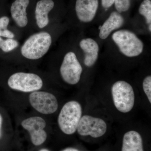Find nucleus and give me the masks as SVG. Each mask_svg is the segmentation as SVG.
I'll return each instance as SVG.
<instances>
[{"label": "nucleus", "mask_w": 151, "mask_h": 151, "mask_svg": "<svg viewBox=\"0 0 151 151\" xmlns=\"http://www.w3.org/2000/svg\"><path fill=\"white\" fill-rule=\"evenodd\" d=\"M52 43V37L46 32L34 34L27 40L22 46V55L30 60L41 58L48 52Z\"/></svg>", "instance_id": "nucleus-1"}, {"label": "nucleus", "mask_w": 151, "mask_h": 151, "mask_svg": "<svg viewBox=\"0 0 151 151\" xmlns=\"http://www.w3.org/2000/svg\"><path fill=\"white\" fill-rule=\"evenodd\" d=\"M82 108L80 103L70 101L65 103L61 109L58 119L60 129L64 134H74L82 117Z\"/></svg>", "instance_id": "nucleus-2"}, {"label": "nucleus", "mask_w": 151, "mask_h": 151, "mask_svg": "<svg viewBox=\"0 0 151 151\" xmlns=\"http://www.w3.org/2000/svg\"><path fill=\"white\" fill-rule=\"evenodd\" d=\"M112 38L119 47L120 51L129 57L137 56L142 52L144 45L134 32L123 29L117 31Z\"/></svg>", "instance_id": "nucleus-3"}, {"label": "nucleus", "mask_w": 151, "mask_h": 151, "mask_svg": "<svg viewBox=\"0 0 151 151\" xmlns=\"http://www.w3.org/2000/svg\"><path fill=\"white\" fill-rule=\"evenodd\" d=\"M113 103L120 112L127 113L133 109L134 105L135 94L133 87L124 81L115 82L112 89Z\"/></svg>", "instance_id": "nucleus-4"}, {"label": "nucleus", "mask_w": 151, "mask_h": 151, "mask_svg": "<svg viewBox=\"0 0 151 151\" xmlns=\"http://www.w3.org/2000/svg\"><path fill=\"white\" fill-rule=\"evenodd\" d=\"M8 84L14 90L24 92H32L41 89L43 81L35 73L17 72L9 78Z\"/></svg>", "instance_id": "nucleus-5"}, {"label": "nucleus", "mask_w": 151, "mask_h": 151, "mask_svg": "<svg viewBox=\"0 0 151 151\" xmlns=\"http://www.w3.org/2000/svg\"><path fill=\"white\" fill-rule=\"evenodd\" d=\"M82 68L74 52L65 55L60 67V73L63 81L70 85H75L79 81Z\"/></svg>", "instance_id": "nucleus-6"}, {"label": "nucleus", "mask_w": 151, "mask_h": 151, "mask_svg": "<svg viewBox=\"0 0 151 151\" xmlns=\"http://www.w3.org/2000/svg\"><path fill=\"white\" fill-rule=\"evenodd\" d=\"M29 101L36 111L45 115L52 114L58 108L57 99L49 92L38 91L32 92L29 96Z\"/></svg>", "instance_id": "nucleus-7"}, {"label": "nucleus", "mask_w": 151, "mask_h": 151, "mask_svg": "<svg viewBox=\"0 0 151 151\" xmlns=\"http://www.w3.org/2000/svg\"><path fill=\"white\" fill-rule=\"evenodd\" d=\"M107 129V124L103 119L85 115L81 117L76 130L81 136L99 138L105 134Z\"/></svg>", "instance_id": "nucleus-8"}, {"label": "nucleus", "mask_w": 151, "mask_h": 151, "mask_svg": "<svg viewBox=\"0 0 151 151\" xmlns=\"http://www.w3.org/2000/svg\"><path fill=\"white\" fill-rule=\"evenodd\" d=\"M21 125L29 133L32 142L34 145H40L46 141L47 134L44 129L46 123L42 117H30L23 120Z\"/></svg>", "instance_id": "nucleus-9"}, {"label": "nucleus", "mask_w": 151, "mask_h": 151, "mask_svg": "<svg viewBox=\"0 0 151 151\" xmlns=\"http://www.w3.org/2000/svg\"><path fill=\"white\" fill-rule=\"evenodd\" d=\"M98 7V0H76V15L80 21L89 22L94 19Z\"/></svg>", "instance_id": "nucleus-10"}, {"label": "nucleus", "mask_w": 151, "mask_h": 151, "mask_svg": "<svg viewBox=\"0 0 151 151\" xmlns=\"http://www.w3.org/2000/svg\"><path fill=\"white\" fill-rule=\"evenodd\" d=\"M29 3V0H16L11 6L12 17L19 27H24L27 24L26 9Z\"/></svg>", "instance_id": "nucleus-11"}, {"label": "nucleus", "mask_w": 151, "mask_h": 151, "mask_svg": "<svg viewBox=\"0 0 151 151\" xmlns=\"http://www.w3.org/2000/svg\"><path fill=\"white\" fill-rule=\"evenodd\" d=\"M79 45L85 53L84 64L87 67H91L95 64L98 57V44L94 40L89 38L82 39Z\"/></svg>", "instance_id": "nucleus-12"}, {"label": "nucleus", "mask_w": 151, "mask_h": 151, "mask_svg": "<svg viewBox=\"0 0 151 151\" xmlns=\"http://www.w3.org/2000/svg\"><path fill=\"white\" fill-rule=\"evenodd\" d=\"M54 6V2L52 0H40L37 3L35 16L39 28H43L48 24V14Z\"/></svg>", "instance_id": "nucleus-13"}, {"label": "nucleus", "mask_w": 151, "mask_h": 151, "mask_svg": "<svg viewBox=\"0 0 151 151\" xmlns=\"http://www.w3.org/2000/svg\"><path fill=\"white\" fill-rule=\"evenodd\" d=\"M124 23V18L122 15L118 12H113L100 27L99 37L101 39H105L112 31L121 27Z\"/></svg>", "instance_id": "nucleus-14"}, {"label": "nucleus", "mask_w": 151, "mask_h": 151, "mask_svg": "<svg viewBox=\"0 0 151 151\" xmlns=\"http://www.w3.org/2000/svg\"><path fill=\"white\" fill-rule=\"evenodd\" d=\"M122 151H144L142 138L138 132L129 131L124 134Z\"/></svg>", "instance_id": "nucleus-15"}, {"label": "nucleus", "mask_w": 151, "mask_h": 151, "mask_svg": "<svg viewBox=\"0 0 151 151\" xmlns=\"http://www.w3.org/2000/svg\"><path fill=\"white\" fill-rule=\"evenodd\" d=\"M140 14L145 17L148 24L151 22V0H144L141 4L139 8Z\"/></svg>", "instance_id": "nucleus-16"}, {"label": "nucleus", "mask_w": 151, "mask_h": 151, "mask_svg": "<svg viewBox=\"0 0 151 151\" xmlns=\"http://www.w3.org/2000/svg\"><path fill=\"white\" fill-rule=\"evenodd\" d=\"M18 45V42L13 39L4 40L0 37V48L4 52H8L14 50Z\"/></svg>", "instance_id": "nucleus-17"}, {"label": "nucleus", "mask_w": 151, "mask_h": 151, "mask_svg": "<svg viewBox=\"0 0 151 151\" xmlns=\"http://www.w3.org/2000/svg\"><path fill=\"white\" fill-rule=\"evenodd\" d=\"M114 4L118 12H123L129 9L130 0H115Z\"/></svg>", "instance_id": "nucleus-18"}, {"label": "nucleus", "mask_w": 151, "mask_h": 151, "mask_svg": "<svg viewBox=\"0 0 151 151\" xmlns=\"http://www.w3.org/2000/svg\"><path fill=\"white\" fill-rule=\"evenodd\" d=\"M143 88L144 92L147 95L149 102L151 103V76H148L144 79L143 82Z\"/></svg>", "instance_id": "nucleus-19"}, {"label": "nucleus", "mask_w": 151, "mask_h": 151, "mask_svg": "<svg viewBox=\"0 0 151 151\" xmlns=\"http://www.w3.org/2000/svg\"><path fill=\"white\" fill-rule=\"evenodd\" d=\"M9 23V19L8 17L4 16L0 18V29H7Z\"/></svg>", "instance_id": "nucleus-20"}, {"label": "nucleus", "mask_w": 151, "mask_h": 151, "mask_svg": "<svg viewBox=\"0 0 151 151\" xmlns=\"http://www.w3.org/2000/svg\"><path fill=\"white\" fill-rule=\"evenodd\" d=\"M15 35L14 34L8 29H0V37H3L7 38H14Z\"/></svg>", "instance_id": "nucleus-21"}, {"label": "nucleus", "mask_w": 151, "mask_h": 151, "mask_svg": "<svg viewBox=\"0 0 151 151\" xmlns=\"http://www.w3.org/2000/svg\"><path fill=\"white\" fill-rule=\"evenodd\" d=\"M115 0H102V5L104 8L108 9L113 5Z\"/></svg>", "instance_id": "nucleus-22"}, {"label": "nucleus", "mask_w": 151, "mask_h": 151, "mask_svg": "<svg viewBox=\"0 0 151 151\" xmlns=\"http://www.w3.org/2000/svg\"><path fill=\"white\" fill-rule=\"evenodd\" d=\"M3 119L1 115L0 114V138H1V128L2 125Z\"/></svg>", "instance_id": "nucleus-23"}, {"label": "nucleus", "mask_w": 151, "mask_h": 151, "mask_svg": "<svg viewBox=\"0 0 151 151\" xmlns=\"http://www.w3.org/2000/svg\"><path fill=\"white\" fill-rule=\"evenodd\" d=\"M62 151H79L77 149L73 148H68Z\"/></svg>", "instance_id": "nucleus-24"}, {"label": "nucleus", "mask_w": 151, "mask_h": 151, "mask_svg": "<svg viewBox=\"0 0 151 151\" xmlns=\"http://www.w3.org/2000/svg\"><path fill=\"white\" fill-rule=\"evenodd\" d=\"M39 151H49L46 149H42L40 150Z\"/></svg>", "instance_id": "nucleus-25"}, {"label": "nucleus", "mask_w": 151, "mask_h": 151, "mask_svg": "<svg viewBox=\"0 0 151 151\" xmlns=\"http://www.w3.org/2000/svg\"><path fill=\"white\" fill-rule=\"evenodd\" d=\"M151 24H150V25H149V30L150 31V32H151Z\"/></svg>", "instance_id": "nucleus-26"}]
</instances>
